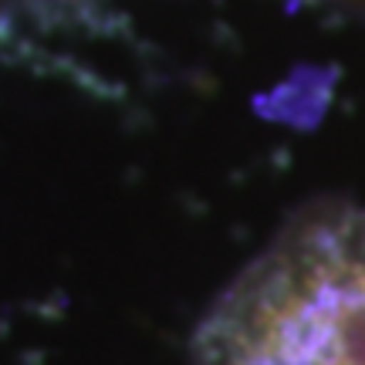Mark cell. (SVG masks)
<instances>
[{
    "instance_id": "6da1fadb",
    "label": "cell",
    "mask_w": 365,
    "mask_h": 365,
    "mask_svg": "<svg viewBox=\"0 0 365 365\" xmlns=\"http://www.w3.org/2000/svg\"><path fill=\"white\" fill-rule=\"evenodd\" d=\"M193 365H365V210L301 207L210 308Z\"/></svg>"
}]
</instances>
